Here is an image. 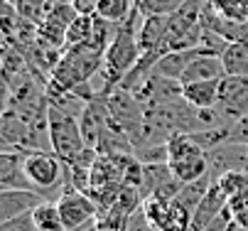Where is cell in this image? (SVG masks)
<instances>
[{
	"label": "cell",
	"instance_id": "obj_6",
	"mask_svg": "<svg viewBox=\"0 0 248 231\" xmlns=\"http://www.w3.org/2000/svg\"><path fill=\"white\" fill-rule=\"evenodd\" d=\"M108 96L111 93H98L91 101H86V108L81 113V133L89 148L96 150L98 140L111 125V111H108Z\"/></svg>",
	"mask_w": 248,
	"mask_h": 231
},
{
	"label": "cell",
	"instance_id": "obj_5",
	"mask_svg": "<svg viewBox=\"0 0 248 231\" xmlns=\"http://www.w3.org/2000/svg\"><path fill=\"white\" fill-rule=\"evenodd\" d=\"M217 113L224 118L226 125L248 113V77H224L219 81Z\"/></svg>",
	"mask_w": 248,
	"mask_h": 231
},
{
	"label": "cell",
	"instance_id": "obj_15",
	"mask_svg": "<svg viewBox=\"0 0 248 231\" xmlns=\"http://www.w3.org/2000/svg\"><path fill=\"white\" fill-rule=\"evenodd\" d=\"M226 77H248V40L229 42L221 52Z\"/></svg>",
	"mask_w": 248,
	"mask_h": 231
},
{
	"label": "cell",
	"instance_id": "obj_27",
	"mask_svg": "<svg viewBox=\"0 0 248 231\" xmlns=\"http://www.w3.org/2000/svg\"><path fill=\"white\" fill-rule=\"evenodd\" d=\"M229 224H231V216H229V212H224L214 224H211V226H206L204 231H226L229 229Z\"/></svg>",
	"mask_w": 248,
	"mask_h": 231
},
{
	"label": "cell",
	"instance_id": "obj_14",
	"mask_svg": "<svg viewBox=\"0 0 248 231\" xmlns=\"http://www.w3.org/2000/svg\"><path fill=\"white\" fill-rule=\"evenodd\" d=\"M22 153L25 150H8L0 155V187L3 189H30L22 172Z\"/></svg>",
	"mask_w": 248,
	"mask_h": 231
},
{
	"label": "cell",
	"instance_id": "obj_11",
	"mask_svg": "<svg viewBox=\"0 0 248 231\" xmlns=\"http://www.w3.org/2000/svg\"><path fill=\"white\" fill-rule=\"evenodd\" d=\"M167 32H170V17H143L138 30V42L143 52H155V54H167L165 42H167Z\"/></svg>",
	"mask_w": 248,
	"mask_h": 231
},
{
	"label": "cell",
	"instance_id": "obj_2",
	"mask_svg": "<svg viewBox=\"0 0 248 231\" xmlns=\"http://www.w3.org/2000/svg\"><path fill=\"white\" fill-rule=\"evenodd\" d=\"M22 172L32 192H37L42 200L57 202L66 192V165L54 153H22Z\"/></svg>",
	"mask_w": 248,
	"mask_h": 231
},
{
	"label": "cell",
	"instance_id": "obj_12",
	"mask_svg": "<svg viewBox=\"0 0 248 231\" xmlns=\"http://www.w3.org/2000/svg\"><path fill=\"white\" fill-rule=\"evenodd\" d=\"M202 52H204L202 47L167 52V54H162V57L157 59L153 74H155V77H162V79H172V81H180V84H182V77H185V72H187V67H189V62H192L197 54H202Z\"/></svg>",
	"mask_w": 248,
	"mask_h": 231
},
{
	"label": "cell",
	"instance_id": "obj_20",
	"mask_svg": "<svg viewBox=\"0 0 248 231\" xmlns=\"http://www.w3.org/2000/svg\"><path fill=\"white\" fill-rule=\"evenodd\" d=\"M187 0H138V10L143 17H172L174 13H180V8Z\"/></svg>",
	"mask_w": 248,
	"mask_h": 231
},
{
	"label": "cell",
	"instance_id": "obj_4",
	"mask_svg": "<svg viewBox=\"0 0 248 231\" xmlns=\"http://www.w3.org/2000/svg\"><path fill=\"white\" fill-rule=\"evenodd\" d=\"M57 204H59V212H62L66 231H79L86 224H93L98 219V212H101L91 194L77 192V189L64 192L57 200Z\"/></svg>",
	"mask_w": 248,
	"mask_h": 231
},
{
	"label": "cell",
	"instance_id": "obj_26",
	"mask_svg": "<svg viewBox=\"0 0 248 231\" xmlns=\"http://www.w3.org/2000/svg\"><path fill=\"white\" fill-rule=\"evenodd\" d=\"M74 10L84 17H96V10H98V0H74Z\"/></svg>",
	"mask_w": 248,
	"mask_h": 231
},
{
	"label": "cell",
	"instance_id": "obj_8",
	"mask_svg": "<svg viewBox=\"0 0 248 231\" xmlns=\"http://www.w3.org/2000/svg\"><path fill=\"white\" fill-rule=\"evenodd\" d=\"M42 202V197L30 189H0V224L32 214Z\"/></svg>",
	"mask_w": 248,
	"mask_h": 231
},
{
	"label": "cell",
	"instance_id": "obj_28",
	"mask_svg": "<svg viewBox=\"0 0 248 231\" xmlns=\"http://www.w3.org/2000/svg\"><path fill=\"white\" fill-rule=\"evenodd\" d=\"M62 3H74V0H62Z\"/></svg>",
	"mask_w": 248,
	"mask_h": 231
},
{
	"label": "cell",
	"instance_id": "obj_1",
	"mask_svg": "<svg viewBox=\"0 0 248 231\" xmlns=\"http://www.w3.org/2000/svg\"><path fill=\"white\" fill-rule=\"evenodd\" d=\"M103 69V52L81 45V47H69L64 49L57 69L52 72L47 81V96L57 93H74L84 84H91Z\"/></svg>",
	"mask_w": 248,
	"mask_h": 231
},
{
	"label": "cell",
	"instance_id": "obj_21",
	"mask_svg": "<svg viewBox=\"0 0 248 231\" xmlns=\"http://www.w3.org/2000/svg\"><path fill=\"white\" fill-rule=\"evenodd\" d=\"M214 185L226 194V200H231V197H238V194H248V172H241V170L226 172V175H221Z\"/></svg>",
	"mask_w": 248,
	"mask_h": 231
},
{
	"label": "cell",
	"instance_id": "obj_22",
	"mask_svg": "<svg viewBox=\"0 0 248 231\" xmlns=\"http://www.w3.org/2000/svg\"><path fill=\"white\" fill-rule=\"evenodd\" d=\"M15 8H17L20 17L40 25L52 8V0H15Z\"/></svg>",
	"mask_w": 248,
	"mask_h": 231
},
{
	"label": "cell",
	"instance_id": "obj_9",
	"mask_svg": "<svg viewBox=\"0 0 248 231\" xmlns=\"http://www.w3.org/2000/svg\"><path fill=\"white\" fill-rule=\"evenodd\" d=\"M224 77H226V69H224L221 57L211 52H202L189 62V67L182 77V86L197 84V81H219Z\"/></svg>",
	"mask_w": 248,
	"mask_h": 231
},
{
	"label": "cell",
	"instance_id": "obj_7",
	"mask_svg": "<svg viewBox=\"0 0 248 231\" xmlns=\"http://www.w3.org/2000/svg\"><path fill=\"white\" fill-rule=\"evenodd\" d=\"M206 160H209V175L211 180H219L221 175L226 172H233V170H241V172H248V148L246 145H236V143H224L214 150L206 153Z\"/></svg>",
	"mask_w": 248,
	"mask_h": 231
},
{
	"label": "cell",
	"instance_id": "obj_17",
	"mask_svg": "<svg viewBox=\"0 0 248 231\" xmlns=\"http://www.w3.org/2000/svg\"><path fill=\"white\" fill-rule=\"evenodd\" d=\"M32 221H34V226H37V231H66L59 204L49 202V200H45L40 207H34Z\"/></svg>",
	"mask_w": 248,
	"mask_h": 231
},
{
	"label": "cell",
	"instance_id": "obj_16",
	"mask_svg": "<svg viewBox=\"0 0 248 231\" xmlns=\"http://www.w3.org/2000/svg\"><path fill=\"white\" fill-rule=\"evenodd\" d=\"M135 10H138V0H98L96 17L113 25H123L125 20H130Z\"/></svg>",
	"mask_w": 248,
	"mask_h": 231
},
{
	"label": "cell",
	"instance_id": "obj_3",
	"mask_svg": "<svg viewBox=\"0 0 248 231\" xmlns=\"http://www.w3.org/2000/svg\"><path fill=\"white\" fill-rule=\"evenodd\" d=\"M167 165L182 185L209 175L206 150L192 138V133H177L167 140Z\"/></svg>",
	"mask_w": 248,
	"mask_h": 231
},
{
	"label": "cell",
	"instance_id": "obj_13",
	"mask_svg": "<svg viewBox=\"0 0 248 231\" xmlns=\"http://www.w3.org/2000/svg\"><path fill=\"white\" fill-rule=\"evenodd\" d=\"M219 81L187 84V86H182V98L197 111H217V106H219Z\"/></svg>",
	"mask_w": 248,
	"mask_h": 231
},
{
	"label": "cell",
	"instance_id": "obj_24",
	"mask_svg": "<svg viewBox=\"0 0 248 231\" xmlns=\"http://www.w3.org/2000/svg\"><path fill=\"white\" fill-rule=\"evenodd\" d=\"M0 231H37V226H34V221H32V214H25L20 219L0 224Z\"/></svg>",
	"mask_w": 248,
	"mask_h": 231
},
{
	"label": "cell",
	"instance_id": "obj_25",
	"mask_svg": "<svg viewBox=\"0 0 248 231\" xmlns=\"http://www.w3.org/2000/svg\"><path fill=\"white\" fill-rule=\"evenodd\" d=\"M128 231H157V229L148 221V216L143 214V207H140V209L130 216V221H128Z\"/></svg>",
	"mask_w": 248,
	"mask_h": 231
},
{
	"label": "cell",
	"instance_id": "obj_29",
	"mask_svg": "<svg viewBox=\"0 0 248 231\" xmlns=\"http://www.w3.org/2000/svg\"><path fill=\"white\" fill-rule=\"evenodd\" d=\"M5 3H13V5H15V0H5Z\"/></svg>",
	"mask_w": 248,
	"mask_h": 231
},
{
	"label": "cell",
	"instance_id": "obj_18",
	"mask_svg": "<svg viewBox=\"0 0 248 231\" xmlns=\"http://www.w3.org/2000/svg\"><path fill=\"white\" fill-rule=\"evenodd\" d=\"M211 185H214L211 175H206V177H202V180H197V182H187V185H182L180 194H177L174 200H177V202H182V204L194 214V209L199 207V202L206 197V192L211 189Z\"/></svg>",
	"mask_w": 248,
	"mask_h": 231
},
{
	"label": "cell",
	"instance_id": "obj_10",
	"mask_svg": "<svg viewBox=\"0 0 248 231\" xmlns=\"http://www.w3.org/2000/svg\"><path fill=\"white\" fill-rule=\"evenodd\" d=\"M226 204H229L226 194H224L217 185H211V189L206 192V197L199 202V207H197L194 214H192V226H189V231H204L206 226H211V224H214V221L226 212Z\"/></svg>",
	"mask_w": 248,
	"mask_h": 231
},
{
	"label": "cell",
	"instance_id": "obj_19",
	"mask_svg": "<svg viewBox=\"0 0 248 231\" xmlns=\"http://www.w3.org/2000/svg\"><path fill=\"white\" fill-rule=\"evenodd\" d=\"M93 30H96V17H84L77 15V20L69 25L66 30V49L69 47H81L93 40Z\"/></svg>",
	"mask_w": 248,
	"mask_h": 231
},
{
	"label": "cell",
	"instance_id": "obj_23",
	"mask_svg": "<svg viewBox=\"0 0 248 231\" xmlns=\"http://www.w3.org/2000/svg\"><path fill=\"white\" fill-rule=\"evenodd\" d=\"M229 143L248 148V113L229 123Z\"/></svg>",
	"mask_w": 248,
	"mask_h": 231
}]
</instances>
